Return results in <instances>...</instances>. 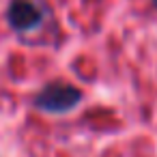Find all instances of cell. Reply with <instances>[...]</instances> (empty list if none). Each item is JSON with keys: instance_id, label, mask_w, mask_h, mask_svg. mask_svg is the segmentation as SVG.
Masks as SVG:
<instances>
[{"instance_id": "6da1fadb", "label": "cell", "mask_w": 157, "mask_h": 157, "mask_svg": "<svg viewBox=\"0 0 157 157\" xmlns=\"http://www.w3.org/2000/svg\"><path fill=\"white\" fill-rule=\"evenodd\" d=\"M82 99L80 88H75L73 84L67 82H52L48 86L41 88V93L35 97V105L43 112H67L73 105H78Z\"/></svg>"}, {"instance_id": "3957f363", "label": "cell", "mask_w": 157, "mask_h": 157, "mask_svg": "<svg viewBox=\"0 0 157 157\" xmlns=\"http://www.w3.org/2000/svg\"><path fill=\"white\" fill-rule=\"evenodd\" d=\"M153 5H155V7H157V0H153Z\"/></svg>"}, {"instance_id": "7a4b0ae2", "label": "cell", "mask_w": 157, "mask_h": 157, "mask_svg": "<svg viewBox=\"0 0 157 157\" xmlns=\"http://www.w3.org/2000/svg\"><path fill=\"white\" fill-rule=\"evenodd\" d=\"M48 9L41 0H11L7 9V20L17 33L35 30L43 24Z\"/></svg>"}]
</instances>
